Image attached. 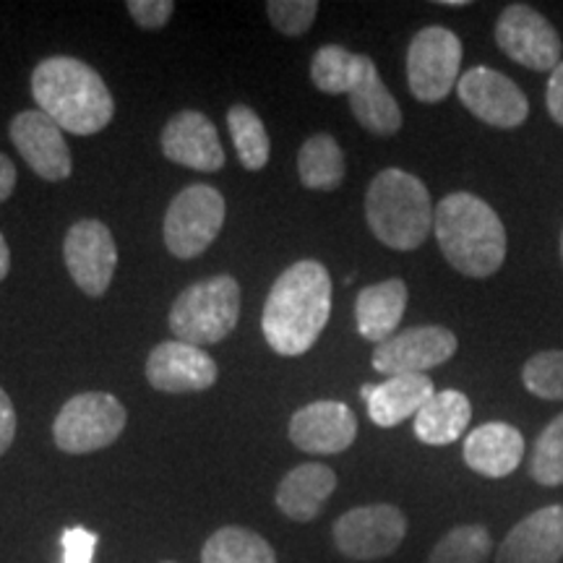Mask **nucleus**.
<instances>
[{
    "mask_svg": "<svg viewBox=\"0 0 563 563\" xmlns=\"http://www.w3.org/2000/svg\"><path fill=\"white\" fill-rule=\"evenodd\" d=\"M435 241L456 272L467 277H490L506 258L504 222L473 194H449L433 214Z\"/></svg>",
    "mask_w": 563,
    "mask_h": 563,
    "instance_id": "7ed1b4c3",
    "label": "nucleus"
},
{
    "mask_svg": "<svg viewBox=\"0 0 563 563\" xmlns=\"http://www.w3.org/2000/svg\"><path fill=\"white\" fill-rule=\"evenodd\" d=\"M456 95L477 121L488 123L493 129H517L530 115V102H527L525 91L509 76L485 66L462 74Z\"/></svg>",
    "mask_w": 563,
    "mask_h": 563,
    "instance_id": "ddd939ff",
    "label": "nucleus"
},
{
    "mask_svg": "<svg viewBox=\"0 0 563 563\" xmlns=\"http://www.w3.org/2000/svg\"><path fill=\"white\" fill-rule=\"evenodd\" d=\"M563 506H545L514 525L498 545L496 563H561Z\"/></svg>",
    "mask_w": 563,
    "mask_h": 563,
    "instance_id": "a211bd4d",
    "label": "nucleus"
},
{
    "mask_svg": "<svg viewBox=\"0 0 563 563\" xmlns=\"http://www.w3.org/2000/svg\"><path fill=\"white\" fill-rule=\"evenodd\" d=\"M334 488L336 475L327 464H300V467L290 470V473L282 477L277 488V506L292 522H313L321 514L323 504L332 498Z\"/></svg>",
    "mask_w": 563,
    "mask_h": 563,
    "instance_id": "aec40b11",
    "label": "nucleus"
},
{
    "mask_svg": "<svg viewBox=\"0 0 563 563\" xmlns=\"http://www.w3.org/2000/svg\"><path fill=\"white\" fill-rule=\"evenodd\" d=\"M498 47L530 70H553L561 63V37L543 13L530 5H509L496 24Z\"/></svg>",
    "mask_w": 563,
    "mask_h": 563,
    "instance_id": "9b49d317",
    "label": "nucleus"
},
{
    "mask_svg": "<svg viewBox=\"0 0 563 563\" xmlns=\"http://www.w3.org/2000/svg\"><path fill=\"white\" fill-rule=\"evenodd\" d=\"M228 125L238 159L245 170H264L269 162V133L256 110L249 104H232L228 112Z\"/></svg>",
    "mask_w": 563,
    "mask_h": 563,
    "instance_id": "cd10ccee",
    "label": "nucleus"
},
{
    "mask_svg": "<svg viewBox=\"0 0 563 563\" xmlns=\"http://www.w3.org/2000/svg\"><path fill=\"white\" fill-rule=\"evenodd\" d=\"M162 152L175 165L201 173H217L224 167V150L217 125L203 112L183 110L167 121L162 131Z\"/></svg>",
    "mask_w": 563,
    "mask_h": 563,
    "instance_id": "f3484780",
    "label": "nucleus"
},
{
    "mask_svg": "<svg viewBox=\"0 0 563 563\" xmlns=\"http://www.w3.org/2000/svg\"><path fill=\"white\" fill-rule=\"evenodd\" d=\"M63 258H66L70 279L79 285V290L87 292L89 298H100L108 292L118 266L115 238L104 222L81 220L66 232Z\"/></svg>",
    "mask_w": 563,
    "mask_h": 563,
    "instance_id": "9d476101",
    "label": "nucleus"
},
{
    "mask_svg": "<svg viewBox=\"0 0 563 563\" xmlns=\"http://www.w3.org/2000/svg\"><path fill=\"white\" fill-rule=\"evenodd\" d=\"M561 256H563V235H561Z\"/></svg>",
    "mask_w": 563,
    "mask_h": 563,
    "instance_id": "58836bf2",
    "label": "nucleus"
},
{
    "mask_svg": "<svg viewBox=\"0 0 563 563\" xmlns=\"http://www.w3.org/2000/svg\"><path fill=\"white\" fill-rule=\"evenodd\" d=\"M13 188H16V167L5 154H0V203L9 199Z\"/></svg>",
    "mask_w": 563,
    "mask_h": 563,
    "instance_id": "e433bc0d",
    "label": "nucleus"
},
{
    "mask_svg": "<svg viewBox=\"0 0 563 563\" xmlns=\"http://www.w3.org/2000/svg\"><path fill=\"white\" fill-rule=\"evenodd\" d=\"M162 563H175V561H162Z\"/></svg>",
    "mask_w": 563,
    "mask_h": 563,
    "instance_id": "ea45409f",
    "label": "nucleus"
},
{
    "mask_svg": "<svg viewBox=\"0 0 563 563\" xmlns=\"http://www.w3.org/2000/svg\"><path fill=\"white\" fill-rule=\"evenodd\" d=\"M266 13H269L272 24L277 26L287 37H300L311 30L319 13V3L316 0H269L266 3Z\"/></svg>",
    "mask_w": 563,
    "mask_h": 563,
    "instance_id": "2f4dec72",
    "label": "nucleus"
},
{
    "mask_svg": "<svg viewBox=\"0 0 563 563\" xmlns=\"http://www.w3.org/2000/svg\"><path fill=\"white\" fill-rule=\"evenodd\" d=\"M545 104L551 118L559 125H563V60L551 70V81H548Z\"/></svg>",
    "mask_w": 563,
    "mask_h": 563,
    "instance_id": "c9c22d12",
    "label": "nucleus"
},
{
    "mask_svg": "<svg viewBox=\"0 0 563 563\" xmlns=\"http://www.w3.org/2000/svg\"><path fill=\"white\" fill-rule=\"evenodd\" d=\"M224 224V199L207 183L183 188L165 214V245L175 258L201 256Z\"/></svg>",
    "mask_w": 563,
    "mask_h": 563,
    "instance_id": "0eeeda50",
    "label": "nucleus"
},
{
    "mask_svg": "<svg viewBox=\"0 0 563 563\" xmlns=\"http://www.w3.org/2000/svg\"><path fill=\"white\" fill-rule=\"evenodd\" d=\"M125 407L108 391H84L70 397L53 422V439L66 454H91L121 439Z\"/></svg>",
    "mask_w": 563,
    "mask_h": 563,
    "instance_id": "423d86ee",
    "label": "nucleus"
},
{
    "mask_svg": "<svg viewBox=\"0 0 563 563\" xmlns=\"http://www.w3.org/2000/svg\"><path fill=\"white\" fill-rule=\"evenodd\" d=\"M433 203L415 175L389 167L371 180L365 194V220L373 235L394 251H415L433 230Z\"/></svg>",
    "mask_w": 563,
    "mask_h": 563,
    "instance_id": "20e7f679",
    "label": "nucleus"
},
{
    "mask_svg": "<svg viewBox=\"0 0 563 563\" xmlns=\"http://www.w3.org/2000/svg\"><path fill=\"white\" fill-rule=\"evenodd\" d=\"M300 183L311 191H334L344 180V152L329 133L311 136L298 154Z\"/></svg>",
    "mask_w": 563,
    "mask_h": 563,
    "instance_id": "393cba45",
    "label": "nucleus"
},
{
    "mask_svg": "<svg viewBox=\"0 0 563 563\" xmlns=\"http://www.w3.org/2000/svg\"><path fill=\"white\" fill-rule=\"evenodd\" d=\"M350 104L355 121L373 136H394L402 129V110L386 84L378 76L376 63L368 58L355 89L350 91Z\"/></svg>",
    "mask_w": 563,
    "mask_h": 563,
    "instance_id": "5701e85b",
    "label": "nucleus"
},
{
    "mask_svg": "<svg viewBox=\"0 0 563 563\" xmlns=\"http://www.w3.org/2000/svg\"><path fill=\"white\" fill-rule=\"evenodd\" d=\"M9 269H11V251H9V243H5V238L0 235V282L5 279Z\"/></svg>",
    "mask_w": 563,
    "mask_h": 563,
    "instance_id": "4c0bfd02",
    "label": "nucleus"
},
{
    "mask_svg": "<svg viewBox=\"0 0 563 563\" xmlns=\"http://www.w3.org/2000/svg\"><path fill=\"white\" fill-rule=\"evenodd\" d=\"M201 563H279L274 548L245 527H222L207 540Z\"/></svg>",
    "mask_w": 563,
    "mask_h": 563,
    "instance_id": "a878e982",
    "label": "nucleus"
},
{
    "mask_svg": "<svg viewBox=\"0 0 563 563\" xmlns=\"http://www.w3.org/2000/svg\"><path fill=\"white\" fill-rule=\"evenodd\" d=\"M522 382L527 391L540 399L563 402V350H548L525 363Z\"/></svg>",
    "mask_w": 563,
    "mask_h": 563,
    "instance_id": "7c9ffc66",
    "label": "nucleus"
},
{
    "mask_svg": "<svg viewBox=\"0 0 563 563\" xmlns=\"http://www.w3.org/2000/svg\"><path fill=\"white\" fill-rule=\"evenodd\" d=\"M100 538L87 527H68L60 538L63 563H91Z\"/></svg>",
    "mask_w": 563,
    "mask_h": 563,
    "instance_id": "473e14b6",
    "label": "nucleus"
},
{
    "mask_svg": "<svg viewBox=\"0 0 563 563\" xmlns=\"http://www.w3.org/2000/svg\"><path fill=\"white\" fill-rule=\"evenodd\" d=\"M490 551V532L483 525H460L443 534L426 563H485Z\"/></svg>",
    "mask_w": 563,
    "mask_h": 563,
    "instance_id": "c85d7f7f",
    "label": "nucleus"
},
{
    "mask_svg": "<svg viewBox=\"0 0 563 563\" xmlns=\"http://www.w3.org/2000/svg\"><path fill=\"white\" fill-rule=\"evenodd\" d=\"M131 19L144 30H162L173 19L175 3L173 0H129L125 5Z\"/></svg>",
    "mask_w": 563,
    "mask_h": 563,
    "instance_id": "72a5a7b5",
    "label": "nucleus"
},
{
    "mask_svg": "<svg viewBox=\"0 0 563 563\" xmlns=\"http://www.w3.org/2000/svg\"><path fill=\"white\" fill-rule=\"evenodd\" d=\"M462 42L452 30L426 26L415 34L407 51V84L415 100L443 102L460 84Z\"/></svg>",
    "mask_w": 563,
    "mask_h": 563,
    "instance_id": "6e6552de",
    "label": "nucleus"
},
{
    "mask_svg": "<svg viewBox=\"0 0 563 563\" xmlns=\"http://www.w3.org/2000/svg\"><path fill=\"white\" fill-rule=\"evenodd\" d=\"M530 475L534 483L545 485V488L563 485V412L548 422V428L534 443Z\"/></svg>",
    "mask_w": 563,
    "mask_h": 563,
    "instance_id": "c756f323",
    "label": "nucleus"
},
{
    "mask_svg": "<svg viewBox=\"0 0 563 563\" xmlns=\"http://www.w3.org/2000/svg\"><path fill=\"white\" fill-rule=\"evenodd\" d=\"M332 313V277L319 262L292 264L272 285L262 329L274 352L298 357L308 352L327 329Z\"/></svg>",
    "mask_w": 563,
    "mask_h": 563,
    "instance_id": "f257e3e1",
    "label": "nucleus"
},
{
    "mask_svg": "<svg viewBox=\"0 0 563 563\" xmlns=\"http://www.w3.org/2000/svg\"><path fill=\"white\" fill-rule=\"evenodd\" d=\"M525 456V439L509 422H485L464 441V462L483 477H509Z\"/></svg>",
    "mask_w": 563,
    "mask_h": 563,
    "instance_id": "6ab92c4d",
    "label": "nucleus"
},
{
    "mask_svg": "<svg viewBox=\"0 0 563 563\" xmlns=\"http://www.w3.org/2000/svg\"><path fill=\"white\" fill-rule=\"evenodd\" d=\"M334 545L352 561L386 559L402 545L407 517L391 504L357 506L334 522Z\"/></svg>",
    "mask_w": 563,
    "mask_h": 563,
    "instance_id": "1a4fd4ad",
    "label": "nucleus"
},
{
    "mask_svg": "<svg viewBox=\"0 0 563 563\" xmlns=\"http://www.w3.org/2000/svg\"><path fill=\"white\" fill-rule=\"evenodd\" d=\"M456 344L454 332L443 327H415L394 334L391 340L373 350V368L391 376H426V371L439 368L452 361Z\"/></svg>",
    "mask_w": 563,
    "mask_h": 563,
    "instance_id": "f8f14e48",
    "label": "nucleus"
},
{
    "mask_svg": "<svg viewBox=\"0 0 563 563\" xmlns=\"http://www.w3.org/2000/svg\"><path fill=\"white\" fill-rule=\"evenodd\" d=\"M32 95L47 118L76 136H95L115 115V102L102 76L70 55L45 58L34 68Z\"/></svg>",
    "mask_w": 563,
    "mask_h": 563,
    "instance_id": "f03ea898",
    "label": "nucleus"
},
{
    "mask_svg": "<svg viewBox=\"0 0 563 563\" xmlns=\"http://www.w3.org/2000/svg\"><path fill=\"white\" fill-rule=\"evenodd\" d=\"M13 439H16V410L9 394L0 386V456L11 449Z\"/></svg>",
    "mask_w": 563,
    "mask_h": 563,
    "instance_id": "f704fd0d",
    "label": "nucleus"
},
{
    "mask_svg": "<svg viewBox=\"0 0 563 563\" xmlns=\"http://www.w3.org/2000/svg\"><path fill=\"white\" fill-rule=\"evenodd\" d=\"M11 141L21 157L42 180H66L70 175V150L63 129L42 110H24L11 121Z\"/></svg>",
    "mask_w": 563,
    "mask_h": 563,
    "instance_id": "4468645a",
    "label": "nucleus"
},
{
    "mask_svg": "<svg viewBox=\"0 0 563 563\" xmlns=\"http://www.w3.org/2000/svg\"><path fill=\"white\" fill-rule=\"evenodd\" d=\"M407 308V285L402 279H386L361 290L355 300L357 332L363 340L384 344L391 340L397 327L402 323Z\"/></svg>",
    "mask_w": 563,
    "mask_h": 563,
    "instance_id": "412c9836",
    "label": "nucleus"
},
{
    "mask_svg": "<svg viewBox=\"0 0 563 563\" xmlns=\"http://www.w3.org/2000/svg\"><path fill=\"white\" fill-rule=\"evenodd\" d=\"M473 418V405L462 391H435L433 399L415 415V435L428 446H449L464 433Z\"/></svg>",
    "mask_w": 563,
    "mask_h": 563,
    "instance_id": "b1692460",
    "label": "nucleus"
},
{
    "mask_svg": "<svg viewBox=\"0 0 563 563\" xmlns=\"http://www.w3.org/2000/svg\"><path fill=\"white\" fill-rule=\"evenodd\" d=\"M146 382L167 394L207 391L217 382V363L194 344L162 342L146 361Z\"/></svg>",
    "mask_w": 563,
    "mask_h": 563,
    "instance_id": "2eb2a0df",
    "label": "nucleus"
},
{
    "mask_svg": "<svg viewBox=\"0 0 563 563\" xmlns=\"http://www.w3.org/2000/svg\"><path fill=\"white\" fill-rule=\"evenodd\" d=\"M365 63L368 55H355L342 45H323L311 60V79L323 95H350Z\"/></svg>",
    "mask_w": 563,
    "mask_h": 563,
    "instance_id": "bb28decb",
    "label": "nucleus"
},
{
    "mask_svg": "<svg viewBox=\"0 0 563 563\" xmlns=\"http://www.w3.org/2000/svg\"><path fill=\"white\" fill-rule=\"evenodd\" d=\"M357 439L355 412L347 405L321 399L290 418V441L308 454H340Z\"/></svg>",
    "mask_w": 563,
    "mask_h": 563,
    "instance_id": "dca6fc26",
    "label": "nucleus"
},
{
    "mask_svg": "<svg viewBox=\"0 0 563 563\" xmlns=\"http://www.w3.org/2000/svg\"><path fill=\"white\" fill-rule=\"evenodd\" d=\"M241 319V285L230 277H209L186 287L173 302L170 332L178 342L217 344L238 327Z\"/></svg>",
    "mask_w": 563,
    "mask_h": 563,
    "instance_id": "39448f33",
    "label": "nucleus"
},
{
    "mask_svg": "<svg viewBox=\"0 0 563 563\" xmlns=\"http://www.w3.org/2000/svg\"><path fill=\"white\" fill-rule=\"evenodd\" d=\"M433 382L428 376H391L384 384L373 386L368 405L371 420L378 428H394L433 399Z\"/></svg>",
    "mask_w": 563,
    "mask_h": 563,
    "instance_id": "4be33fe9",
    "label": "nucleus"
}]
</instances>
